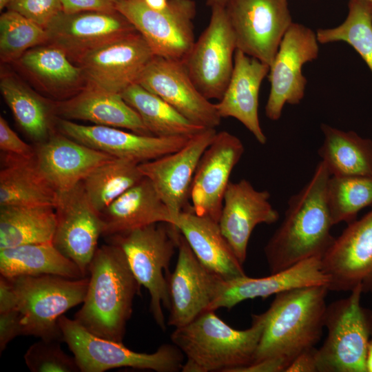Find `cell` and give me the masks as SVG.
Listing matches in <instances>:
<instances>
[{
	"instance_id": "obj_1",
	"label": "cell",
	"mask_w": 372,
	"mask_h": 372,
	"mask_svg": "<svg viewBox=\"0 0 372 372\" xmlns=\"http://www.w3.org/2000/svg\"><path fill=\"white\" fill-rule=\"evenodd\" d=\"M329 172L320 161L309 181L287 202L285 217L264 247L271 273L322 258L334 241L327 200Z\"/></svg>"
},
{
	"instance_id": "obj_2",
	"label": "cell",
	"mask_w": 372,
	"mask_h": 372,
	"mask_svg": "<svg viewBox=\"0 0 372 372\" xmlns=\"http://www.w3.org/2000/svg\"><path fill=\"white\" fill-rule=\"evenodd\" d=\"M88 273L87 293L74 319L95 335L123 342L141 286L123 250L112 243L97 248Z\"/></svg>"
},
{
	"instance_id": "obj_3",
	"label": "cell",
	"mask_w": 372,
	"mask_h": 372,
	"mask_svg": "<svg viewBox=\"0 0 372 372\" xmlns=\"http://www.w3.org/2000/svg\"><path fill=\"white\" fill-rule=\"evenodd\" d=\"M329 291L327 286L318 285L276 294L265 311L264 328L251 364L276 359L286 370L298 355L316 347L324 327Z\"/></svg>"
},
{
	"instance_id": "obj_4",
	"label": "cell",
	"mask_w": 372,
	"mask_h": 372,
	"mask_svg": "<svg viewBox=\"0 0 372 372\" xmlns=\"http://www.w3.org/2000/svg\"><path fill=\"white\" fill-rule=\"evenodd\" d=\"M265 312L252 315L251 326L238 330L206 311L183 327L171 340L185 356L183 372H239L254 359L264 328Z\"/></svg>"
},
{
	"instance_id": "obj_5",
	"label": "cell",
	"mask_w": 372,
	"mask_h": 372,
	"mask_svg": "<svg viewBox=\"0 0 372 372\" xmlns=\"http://www.w3.org/2000/svg\"><path fill=\"white\" fill-rule=\"evenodd\" d=\"M180 232L174 225L158 223L107 236L118 246L138 283L150 295L149 309L156 324L166 326L163 308L169 306L167 281L170 261L178 249Z\"/></svg>"
},
{
	"instance_id": "obj_6",
	"label": "cell",
	"mask_w": 372,
	"mask_h": 372,
	"mask_svg": "<svg viewBox=\"0 0 372 372\" xmlns=\"http://www.w3.org/2000/svg\"><path fill=\"white\" fill-rule=\"evenodd\" d=\"M9 279L16 293V309L21 316L23 335L63 341L59 319L71 308L83 303L89 277L72 279L41 275Z\"/></svg>"
},
{
	"instance_id": "obj_7",
	"label": "cell",
	"mask_w": 372,
	"mask_h": 372,
	"mask_svg": "<svg viewBox=\"0 0 372 372\" xmlns=\"http://www.w3.org/2000/svg\"><path fill=\"white\" fill-rule=\"evenodd\" d=\"M362 291L327 304V338L317 349L318 372H366V356L372 338V311L360 304Z\"/></svg>"
},
{
	"instance_id": "obj_8",
	"label": "cell",
	"mask_w": 372,
	"mask_h": 372,
	"mask_svg": "<svg viewBox=\"0 0 372 372\" xmlns=\"http://www.w3.org/2000/svg\"><path fill=\"white\" fill-rule=\"evenodd\" d=\"M62 340L73 353L81 372H103L131 367L156 372L181 371L183 352L174 344H164L152 353H139L118 342L89 332L74 319L63 315L58 321Z\"/></svg>"
},
{
	"instance_id": "obj_9",
	"label": "cell",
	"mask_w": 372,
	"mask_h": 372,
	"mask_svg": "<svg viewBox=\"0 0 372 372\" xmlns=\"http://www.w3.org/2000/svg\"><path fill=\"white\" fill-rule=\"evenodd\" d=\"M116 10L145 39L154 54L184 62L194 43L193 0H168L167 8L154 10L143 0H117Z\"/></svg>"
},
{
	"instance_id": "obj_10",
	"label": "cell",
	"mask_w": 372,
	"mask_h": 372,
	"mask_svg": "<svg viewBox=\"0 0 372 372\" xmlns=\"http://www.w3.org/2000/svg\"><path fill=\"white\" fill-rule=\"evenodd\" d=\"M237 49L271 65L293 23L287 0H228L225 6Z\"/></svg>"
},
{
	"instance_id": "obj_11",
	"label": "cell",
	"mask_w": 372,
	"mask_h": 372,
	"mask_svg": "<svg viewBox=\"0 0 372 372\" xmlns=\"http://www.w3.org/2000/svg\"><path fill=\"white\" fill-rule=\"evenodd\" d=\"M211 9L208 25L195 41L184 63L203 96L219 101L232 74L237 45L225 7Z\"/></svg>"
},
{
	"instance_id": "obj_12",
	"label": "cell",
	"mask_w": 372,
	"mask_h": 372,
	"mask_svg": "<svg viewBox=\"0 0 372 372\" xmlns=\"http://www.w3.org/2000/svg\"><path fill=\"white\" fill-rule=\"evenodd\" d=\"M154 56L145 39L136 30L87 51L76 62L87 85L121 94L137 83Z\"/></svg>"
},
{
	"instance_id": "obj_13",
	"label": "cell",
	"mask_w": 372,
	"mask_h": 372,
	"mask_svg": "<svg viewBox=\"0 0 372 372\" xmlns=\"http://www.w3.org/2000/svg\"><path fill=\"white\" fill-rule=\"evenodd\" d=\"M316 32L309 28L292 23L285 32L268 74L270 92L265 114L278 121L285 104L297 105L304 96L307 79L302 67L317 59L319 45Z\"/></svg>"
},
{
	"instance_id": "obj_14",
	"label": "cell",
	"mask_w": 372,
	"mask_h": 372,
	"mask_svg": "<svg viewBox=\"0 0 372 372\" xmlns=\"http://www.w3.org/2000/svg\"><path fill=\"white\" fill-rule=\"evenodd\" d=\"M54 209L56 225L52 242L87 276L99 238L103 234L101 214L88 200L82 182L58 192Z\"/></svg>"
},
{
	"instance_id": "obj_15",
	"label": "cell",
	"mask_w": 372,
	"mask_h": 372,
	"mask_svg": "<svg viewBox=\"0 0 372 372\" xmlns=\"http://www.w3.org/2000/svg\"><path fill=\"white\" fill-rule=\"evenodd\" d=\"M321 260L329 291L351 292L360 287L372 295V207L348 223Z\"/></svg>"
},
{
	"instance_id": "obj_16",
	"label": "cell",
	"mask_w": 372,
	"mask_h": 372,
	"mask_svg": "<svg viewBox=\"0 0 372 372\" xmlns=\"http://www.w3.org/2000/svg\"><path fill=\"white\" fill-rule=\"evenodd\" d=\"M137 83L161 97L192 123L216 129L221 122L216 103L198 90L183 61L154 56Z\"/></svg>"
},
{
	"instance_id": "obj_17",
	"label": "cell",
	"mask_w": 372,
	"mask_h": 372,
	"mask_svg": "<svg viewBox=\"0 0 372 372\" xmlns=\"http://www.w3.org/2000/svg\"><path fill=\"white\" fill-rule=\"evenodd\" d=\"M216 132V129H205L178 150L138 164L143 176L169 209L175 224L180 214L191 206L190 189L198 163Z\"/></svg>"
},
{
	"instance_id": "obj_18",
	"label": "cell",
	"mask_w": 372,
	"mask_h": 372,
	"mask_svg": "<svg viewBox=\"0 0 372 372\" xmlns=\"http://www.w3.org/2000/svg\"><path fill=\"white\" fill-rule=\"evenodd\" d=\"M165 276L169 300L167 324L174 328L209 311L223 279L200 263L181 233L175 269Z\"/></svg>"
},
{
	"instance_id": "obj_19",
	"label": "cell",
	"mask_w": 372,
	"mask_h": 372,
	"mask_svg": "<svg viewBox=\"0 0 372 372\" xmlns=\"http://www.w3.org/2000/svg\"><path fill=\"white\" fill-rule=\"evenodd\" d=\"M244 151L236 136L224 130L216 132L198 163L191 185L189 200L197 215L218 223L231 172Z\"/></svg>"
},
{
	"instance_id": "obj_20",
	"label": "cell",
	"mask_w": 372,
	"mask_h": 372,
	"mask_svg": "<svg viewBox=\"0 0 372 372\" xmlns=\"http://www.w3.org/2000/svg\"><path fill=\"white\" fill-rule=\"evenodd\" d=\"M57 124L61 133L81 143L139 164L178 150L191 138L143 135L109 126L81 125L64 118Z\"/></svg>"
},
{
	"instance_id": "obj_21",
	"label": "cell",
	"mask_w": 372,
	"mask_h": 372,
	"mask_svg": "<svg viewBox=\"0 0 372 372\" xmlns=\"http://www.w3.org/2000/svg\"><path fill=\"white\" fill-rule=\"evenodd\" d=\"M267 190H257L242 179L229 183L225 191L218 224L220 230L241 264L245 262L247 247L254 228L262 223L278 221L279 214L272 206Z\"/></svg>"
},
{
	"instance_id": "obj_22",
	"label": "cell",
	"mask_w": 372,
	"mask_h": 372,
	"mask_svg": "<svg viewBox=\"0 0 372 372\" xmlns=\"http://www.w3.org/2000/svg\"><path fill=\"white\" fill-rule=\"evenodd\" d=\"M50 45L77 61L87 51L118 37L136 31L118 11L59 12L45 28Z\"/></svg>"
},
{
	"instance_id": "obj_23",
	"label": "cell",
	"mask_w": 372,
	"mask_h": 372,
	"mask_svg": "<svg viewBox=\"0 0 372 372\" xmlns=\"http://www.w3.org/2000/svg\"><path fill=\"white\" fill-rule=\"evenodd\" d=\"M329 282L322 270L321 258L313 257L267 277L255 278L245 275L228 280L222 279L209 311L220 308L230 309L246 300L265 298L295 289L318 285L328 287Z\"/></svg>"
},
{
	"instance_id": "obj_24",
	"label": "cell",
	"mask_w": 372,
	"mask_h": 372,
	"mask_svg": "<svg viewBox=\"0 0 372 372\" xmlns=\"http://www.w3.org/2000/svg\"><path fill=\"white\" fill-rule=\"evenodd\" d=\"M113 158L61 132L38 144L35 154L39 171L57 192L72 189Z\"/></svg>"
},
{
	"instance_id": "obj_25",
	"label": "cell",
	"mask_w": 372,
	"mask_h": 372,
	"mask_svg": "<svg viewBox=\"0 0 372 372\" xmlns=\"http://www.w3.org/2000/svg\"><path fill=\"white\" fill-rule=\"evenodd\" d=\"M269 71L268 65L237 49L230 81L223 97L216 103L221 118H236L262 145L266 143L267 137L259 121V92Z\"/></svg>"
},
{
	"instance_id": "obj_26",
	"label": "cell",
	"mask_w": 372,
	"mask_h": 372,
	"mask_svg": "<svg viewBox=\"0 0 372 372\" xmlns=\"http://www.w3.org/2000/svg\"><path fill=\"white\" fill-rule=\"evenodd\" d=\"M175 226L209 271L225 280L246 275L218 222L197 215L189 206L180 214Z\"/></svg>"
},
{
	"instance_id": "obj_27",
	"label": "cell",
	"mask_w": 372,
	"mask_h": 372,
	"mask_svg": "<svg viewBox=\"0 0 372 372\" xmlns=\"http://www.w3.org/2000/svg\"><path fill=\"white\" fill-rule=\"evenodd\" d=\"M54 111L64 119L87 121L98 125L152 135L139 115L125 102L121 94L90 85L74 96L56 104Z\"/></svg>"
},
{
	"instance_id": "obj_28",
	"label": "cell",
	"mask_w": 372,
	"mask_h": 372,
	"mask_svg": "<svg viewBox=\"0 0 372 372\" xmlns=\"http://www.w3.org/2000/svg\"><path fill=\"white\" fill-rule=\"evenodd\" d=\"M101 216L106 237L154 223L175 225L169 209L145 177L114 200Z\"/></svg>"
},
{
	"instance_id": "obj_29",
	"label": "cell",
	"mask_w": 372,
	"mask_h": 372,
	"mask_svg": "<svg viewBox=\"0 0 372 372\" xmlns=\"http://www.w3.org/2000/svg\"><path fill=\"white\" fill-rule=\"evenodd\" d=\"M0 171V206L54 207L58 192L39 171L35 156L21 158L3 154Z\"/></svg>"
},
{
	"instance_id": "obj_30",
	"label": "cell",
	"mask_w": 372,
	"mask_h": 372,
	"mask_svg": "<svg viewBox=\"0 0 372 372\" xmlns=\"http://www.w3.org/2000/svg\"><path fill=\"white\" fill-rule=\"evenodd\" d=\"M0 273L6 278L54 275L86 277L72 260L50 242L28 244L0 249Z\"/></svg>"
},
{
	"instance_id": "obj_31",
	"label": "cell",
	"mask_w": 372,
	"mask_h": 372,
	"mask_svg": "<svg viewBox=\"0 0 372 372\" xmlns=\"http://www.w3.org/2000/svg\"><path fill=\"white\" fill-rule=\"evenodd\" d=\"M318 155L331 176H372V141L322 123Z\"/></svg>"
},
{
	"instance_id": "obj_32",
	"label": "cell",
	"mask_w": 372,
	"mask_h": 372,
	"mask_svg": "<svg viewBox=\"0 0 372 372\" xmlns=\"http://www.w3.org/2000/svg\"><path fill=\"white\" fill-rule=\"evenodd\" d=\"M56 225L52 206H0V249L52 242Z\"/></svg>"
},
{
	"instance_id": "obj_33",
	"label": "cell",
	"mask_w": 372,
	"mask_h": 372,
	"mask_svg": "<svg viewBox=\"0 0 372 372\" xmlns=\"http://www.w3.org/2000/svg\"><path fill=\"white\" fill-rule=\"evenodd\" d=\"M2 96L15 121L37 145L45 141L52 132V106L23 81L12 74L2 75L0 80Z\"/></svg>"
},
{
	"instance_id": "obj_34",
	"label": "cell",
	"mask_w": 372,
	"mask_h": 372,
	"mask_svg": "<svg viewBox=\"0 0 372 372\" xmlns=\"http://www.w3.org/2000/svg\"><path fill=\"white\" fill-rule=\"evenodd\" d=\"M121 94L153 136L192 137L207 129L192 123L161 97L137 83Z\"/></svg>"
},
{
	"instance_id": "obj_35",
	"label": "cell",
	"mask_w": 372,
	"mask_h": 372,
	"mask_svg": "<svg viewBox=\"0 0 372 372\" xmlns=\"http://www.w3.org/2000/svg\"><path fill=\"white\" fill-rule=\"evenodd\" d=\"M70 60L65 52L50 44L31 48L19 58L24 70L54 94L74 90L85 80L81 68Z\"/></svg>"
},
{
	"instance_id": "obj_36",
	"label": "cell",
	"mask_w": 372,
	"mask_h": 372,
	"mask_svg": "<svg viewBox=\"0 0 372 372\" xmlns=\"http://www.w3.org/2000/svg\"><path fill=\"white\" fill-rule=\"evenodd\" d=\"M138 164L114 157L98 166L83 179L87 198L99 213L144 177Z\"/></svg>"
},
{
	"instance_id": "obj_37",
	"label": "cell",
	"mask_w": 372,
	"mask_h": 372,
	"mask_svg": "<svg viewBox=\"0 0 372 372\" xmlns=\"http://www.w3.org/2000/svg\"><path fill=\"white\" fill-rule=\"evenodd\" d=\"M327 200L333 225L353 222L360 210L372 207V176H331Z\"/></svg>"
},
{
	"instance_id": "obj_38",
	"label": "cell",
	"mask_w": 372,
	"mask_h": 372,
	"mask_svg": "<svg viewBox=\"0 0 372 372\" xmlns=\"http://www.w3.org/2000/svg\"><path fill=\"white\" fill-rule=\"evenodd\" d=\"M349 13L337 27L318 29L319 43L344 41L361 56L372 72V4L366 0H349Z\"/></svg>"
},
{
	"instance_id": "obj_39",
	"label": "cell",
	"mask_w": 372,
	"mask_h": 372,
	"mask_svg": "<svg viewBox=\"0 0 372 372\" xmlns=\"http://www.w3.org/2000/svg\"><path fill=\"white\" fill-rule=\"evenodd\" d=\"M45 29L20 13L8 10L0 17V58L19 59L31 48L47 42Z\"/></svg>"
},
{
	"instance_id": "obj_40",
	"label": "cell",
	"mask_w": 372,
	"mask_h": 372,
	"mask_svg": "<svg viewBox=\"0 0 372 372\" xmlns=\"http://www.w3.org/2000/svg\"><path fill=\"white\" fill-rule=\"evenodd\" d=\"M59 341L41 339L32 344L24 355L25 364L32 372L80 371L74 357L66 354Z\"/></svg>"
},
{
	"instance_id": "obj_41",
	"label": "cell",
	"mask_w": 372,
	"mask_h": 372,
	"mask_svg": "<svg viewBox=\"0 0 372 372\" xmlns=\"http://www.w3.org/2000/svg\"><path fill=\"white\" fill-rule=\"evenodd\" d=\"M7 8L44 28L62 11L61 0H10Z\"/></svg>"
},
{
	"instance_id": "obj_42",
	"label": "cell",
	"mask_w": 372,
	"mask_h": 372,
	"mask_svg": "<svg viewBox=\"0 0 372 372\" xmlns=\"http://www.w3.org/2000/svg\"><path fill=\"white\" fill-rule=\"evenodd\" d=\"M0 149L3 154L21 158H33L36 154V148L23 141L2 116H0Z\"/></svg>"
},
{
	"instance_id": "obj_43",
	"label": "cell",
	"mask_w": 372,
	"mask_h": 372,
	"mask_svg": "<svg viewBox=\"0 0 372 372\" xmlns=\"http://www.w3.org/2000/svg\"><path fill=\"white\" fill-rule=\"evenodd\" d=\"M23 335L21 316L17 309L0 312V354L16 337Z\"/></svg>"
},
{
	"instance_id": "obj_44",
	"label": "cell",
	"mask_w": 372,
	"mask_h": 372,
	"mask_svg": "<svg viewBox=\"0 0 372 372\" xmlns=\"http://www.w3.org/2000/svg\"><path fill=\"white\" fill-rule=\"evenodd\" d=\"M117 0H61L62 12L68 14L96 11L116 12Z\"/></svg>"
},
{
	"instance_id": "obj_45",
	"label": "cell",
	"mask_w": 372,
	"mask_h": 372,
	"mask_svg": "<svg viewBox=\"0 0 372 372\" xmlns=\"http://www.w3.org/2000/svg\"><path fill=\"white\" fill-rule=\"evenodd\" d=\"M285 372H318L317 349L313 347L300 353Z\"/></svg>"
},
{
	"instance_id": "obj_46",
	"label": "cell",
	"mask_w": 372,
	"mask_h": 372,
	"mask_svg": "<svg viewBox=\"0 0 372 372\" xmlns=\"http://www.w3.org/2000/svg\"><path fill=\"white\" fill-rule=\"evenodd\" d=\"M17 297L10 280L0 276V312L16 309Z\"/></svg>"
},
{
	"instance_id": "obj_47",
	"label": "cell",
	"mask_w": 372,
	"mask_h": 372,
	"mask_svg": "<svg viewBox=\"0 0 372 372\" xmlns=\"http://www.w3.org/2000/svg\"><path fill=\"white\" fill-rule=\"evenodd\" d=\"M148 7L156 10L162 11L168 5V0H143Z\"/></svg>"
},
{
	"instance_id": "obj_48",
	"label": "cell",
	"mask_w": 372,
	"mask_h": 372,
	"mask_svg": "<svg viewBox=\"0 0 372 372\" xmlns=\"http://www.w3.org/2000/svg\"><path fill=\"white\" fill-rule=\"evenodd\" d=\"M366 369V372H372V338L370 340L367 347Z\"/></svg>"
},
{
	"instance_id": "obj_49",
	"label": "cell",
	"mask_w": 372,
	"mask_h": 372,
	"mask_svg": "<svg viewBox=\"0 0 372 372\" xmlns=\"http://www.w3.org/2000/svg\"><path fill=\"white\" fill-rule=\"evenodd\" d=\"M228 0H207V5L212 8L214 6L225 7Z\"/></svg>"
},
{
	"instance_id": "obj_50",
	"label": "cell",
	"mask_w": 372,
	"mask_h": 372,
	"mask_svg": "<svg viewBox=\"0 0 372 372\" xmlns=\"http://www.w3.org/2000/svg\"><path fill=\"white\" fill-rule=\"evenodd\" d=\"M10 0H0V10L7 7Z\"/></svg>"
},
{
	"instance_id": "obj_51",
	"label": "cell",
	"mask_w": 372,
	"mask_h": 372,
	"mask_svg": "<svg viewBox=\"0 0 372 372\" xmlns=\"http://www.w3.org/2000/svg\"><path fill=\"white\" fill-rule=\"evenodd\" d=\"M366 1H367L368 2L372 4V0H366Z\"/></svg>"
}]
</instances>
